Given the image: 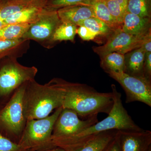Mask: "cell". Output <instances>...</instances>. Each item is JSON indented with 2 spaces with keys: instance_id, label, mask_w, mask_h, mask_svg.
I'll list each match as a JSON object with an SVG mask.
<instances>
[{
  "instance_id": "6da1fadb",
  "label": "cell",
  "mask_w": 151,
  "mask_h": 151,
  "mask_svg": "<svg viewBox=\"0 0 151 151\" xmlns=\"http://www.w3.org/2000/svg\"><path fill=\"white\" fill-rule=\"evenodd\" d=\"M111 89L114 103L112 110L105 119L76 134L67 137L52 139V145L68 151H74L101 132L111 130L142 129L135 124L124 108L122 94L117 91L116 86L112 84Z\"/></svg>"
},
{
  "instance_id": "7a4b0ae2",
  "label": "cell",
  "mask_w": 151,
  "mask_h": 151,
  "mask_svg": "<svg viewBox=\"0 0 151 151\" xmlns=\"http://www.w3.org/2000/svg\"><path fill=\"white\" fill-rule=\"evenodd\" d=\"M51 80L64 89L63 108L73 110L85 119L100 113L108 115L112 110L114 103L112 92H98L87 84L69 82L61 78Z\"/></svg>"
},
{
  "instance_id": "3957f363",
  "label": "cell",
  "mask_w": 151,
  "mask_h": 151,
  "mask_svg": "<svg viewBox=\"0 0 151 151\" xmlns=\"http://www.w3.org/2000/svg\"><path fill=\"white\" fill-rule=\"evenodd\" d=\"M64 91L50 80L41 84L35 80L26 84L23 97L25 118L27 120L43 119L54 110L62 107Z\"/></svg>"
},
{
  "instance_id": "277c9868",
  "label": "cell",
  "mask_w": 151,
  "mask_h": 151,
  "mask_svg": "<svg viewBox=\"0 0 151 151\" xmlns=\"http://www.w3.org/2000/svg\"><path fill=\"white\" fill-rule=\"evenodd\" d=\"M17 60L6 57L0 61V97H11L22 84L35 79L37 68L24 66Z\"/></svg>"
},
{
  "instance_id": "5b68a950",
  "label": "cell",
  "mask_w": 151,
  "mask_h": 151,
  "mask_svg": "<svg viewBox=\"0 0 151 151\" xmlns=\"http://www.w3.org/2000/svg\"><path fill=\"white\" fill-rule=\"evenodd\" d=\"M62 109V107L58 108L53 114L43 119L27 121L19 143L24 150L51 145L55 123Z\"/></svg>"
},
{
  "instance_id": "8992f818",
  "label": "cell",
  "mask_w": 151,
  "mask_h": 151,
  "mask_svg": "<svg viewBox=\"0 0 151 151\" xmlns=\"http://www.w3.org/2000/svg\"><path fill=\"white\" fill-rule=\"evenodd\" d=\"M27 82L16 90L0 111V128L6 134L14 137L22 136L26 124L23 112V97Z\"/></svg>"
},
{
  "instance_id": "52a82bcc",
  "label": "cell",
  "mask_w": 151,
  "mask_h": 151,
  "mask_svg": "<svg viewBox=\"0 0 151 151\" xmlns=\"http://www.w3.org/2000/svg\"><path fill=\"white\" fill-rule=\"evenodd\" d=\"M61 22L57 10L44 8L36 21L30 25L22 39L34 40L45 48H52V36Z\"/></svg>"
},
{
  "instance_id": "ba28073f",
  "label": "cell",
  "mask_w": 151,
  "mask_h": 151,
  "mask_svg": "<svg viewBox=\"0 0 151 151\" xmlns=\"http://www.w3.org/2000/svg\"><path fill=\"white\" fill-rule=\"evenodd\" d=\"M107 73L124 89L126 94L125 103L140 102L151 107V81L124 72L109 71Z\"/></svg>"
},
{
  "instance_id": "9c48e42d",
  "label": "cell",
  "mask_w": 151,
  "mask_h": 151,
  "mask_svg": "<svg viewBox=\"0 0 151 151\" xmlns=\"http://www.w3.org/2000/svg\"><path fill=\"white\" fill-rule=\"evenodd\" d=\"M99 121L97 115L81 120L75 111L63 108L55 123L52 139L67 137L76 134Z\"/></svg>"
},
{
  "instance_id": "30bf717a",
  "label": "cell",
  "mask_w": 151,
  "mask_h": 151,
  "mask_svg": "<svg viewBox=\"0 0 151 151\" xmlns=\"http://www.w3.org/2000/svg\"><path fill=\"white\" fill-rule=\"evenodd\" d=\"M146 36L141 37L131 35L123 32L122 29H119L107 38V41L104 45L93 47L92 48L100 58L113 52L124 55L141 47Z\"/></svg>"
},
{
  "instance_id": "8fae6325",
  "label": "cell",
  "mask_w": 151,
  "mask_h": 151,
  "mask_svg": "<svg viewBox=\"0 0 151 151\" xmlns=\"http://www.w3.org/2000/svg\"><path fill=\"white\" fill-rule=\"evenodd\" d=\"M120 151H151V132L142 129L117 130Z\"/></svg>"
},
{
  "instance_id": "7c38bea8",
  "label": "cell",
  "mask_w": 151,
  "mask_h": 151,
  "mask_svg": "<svg viewBox=\"0 0 151 151\" xmlns=\"http://www.w3.org/2000/svg\"><path fill=\"white\" fill-rule=\"evenodd\" d=\"M122 29L124 32L137 36H145L151 32V18L143 17L127 12Z\"/></svg>"
},
{
  "instance_id": "4fadbf2b",
  "label": "cell",
  "mask_w": 151,
  "mask_h": 151,
  "mask_svg": "<svg viewBox=\"0 0 151 151\" xmlns=\"http://www.w3.org/2000/svg\"><path fill=\"white\" fill-rule=\"evenodd\" d=\"M57 11L62 22L70 23L77 26L84 20L94 17L91 8L83 5L65 7Z\"/></svg>"
},
{
  "instance_id": "5bb4252c",
  "label": "cell",
  "mask_w": 151,
  "mask_h": 151,
  "mask_svg": "<svg viewBox=\"0 0 151 151\" xmlns=\"http://www.w3.org/2000/svg\"><path fill=\"white\" fill-rule=\"evenodd\" d=\"M30 40L20 39L14 40H0V61L6 57L18 58L26 53Z\"/></svg>"
},
{
  "instance_id": "9a60e30c",
  "label": "cell",
  "mask_w": 151,
  "mask_h": 151,
  "mask_svg": "<svg viewBox=\"0 0 151 151\" xmlns=\"http://www.w3.org/2000/svg\"><path fill=\"white\" fill-rule=\"evenodd\" d=\"M145 51L141 47L124 54L125 73L139 77H144L143 67Z\"/></svg>"
},
{
  "instance_id": "2e32d148",
  "label": "cell",
  "mask_w": 151,
  "mask_h": 151,
  "mask_svg": "<svg viewBox=\"0 0 151 151\" xmlns=\"http://www.w3.org/2000/svg\"><path fill=\"white\" fill-rule=\"evenodd\" d=\"M84 5L90 7L94 17L105 23L114 31L122 29V27L111 15L105 0H89Z\"/></svg>"
},
{
  "instance_id": "e0dca14e",
  "label": "cell",
  "mask_w": 151,
  "mask_h": 151,
  "mask_svg": "<svg viewBox=\"0 0 151 151\" xmlns=\"http://www.w3.org/2000/svg\"><path fill=\"white\" fill-rule=\"evenodd\" d=\"M116 133V130L101 132L74 151H103L115 139Z\"/></svg>"
},
{
  "instance_id": "ac0fdd59",
  "label": "cell",
  "mask_w": 151,
  "mask_h": 151,
  "mask_svg": "<svg viewBox=\"0 0 151 151\" xmlns=\"http://www.w3.org/2000/svg\"><path fill=\"white\" fill-rule=\"evenodd\" d=\"M44 8H27L11 15L4 21L6 24H31L36 21L42 10Z\"/></svg>"
},
{
  "instance_id": "d6986e66",
  "label": "cell",
  "mask_w": 151,
  "mask_h": 151,
  "mask_svg": "<svg viewBox=\"0 0 151 151\" xmlns=\"http://www.w3.org/2000/svg\"><path fill=\"white\" fill-rule=\"evenodd\" d=\"M40 7L24 0H5L0 1V20L4 21L13 14L27 8Z\"/></svg>"
},
{
  "instance_id": "ffe728a7",
  "label": "cell",
  "mask_w": 151,
  "mask_h": 151,
  "mask_svg": "<svg viewBox=\"0 0 151 151\" xmlns=\"http://www.w3.org/2000/svg\"><path fill=\"white\" fill-rule=\"evenodd\" d=\"M100 58L101 67L106 73L109 71L125 72L126 66L124 54L113 52Z\"/></svg>"
},
{
  "instance_id": "44dd1931",
  "label": "cell",
  "mask_w": 151,
  "mask_h": 151,
  "mask_svg": "<svg viewBox=\"0 0 151 151\" xmlns=\"http://www.w3.org/2000/svg\"><path fill=\"white\" fill-rule=\"evenodd\" d=\"M77 26L73 24L61 22L57 28L51 40L52 47L58 42L70 41L73 42L76 34Z\"/></svg>"
},
{
  "instance_id": "7402d4cb",
  "label": "cell",
  "mask_w": 151,
  "mask_h": 151,
  "mask_svg": "<svg viewBox=\"0 0 151 151\" xmlns=\"http://www.w3.org/2000/svg\"><path fill=\"white\" fill-rule=\"evenodd\" d=\"M30 25L27 24L6 25L0 29V40H14L22 39Z\"/></svg>"
},
{
  "instance_id": "603a6c76",
  "label": "cell",
  "mask_w": 151,
  "mask_h": 151,
  "mask_svg": "<svg viewBox=\"0 0 151 151\" xmlns=\"http://www.w3.org/2000/svg\"><path fill=\"white\" fill-rule=\"evenodd\" d=\"M79 26L85 27L97 36L106 37L107 38L114 32L105 23L94 17L84 20L79 23L78 26Z\"/></svg>"
},
{
  "instance_id": "cb8c5ba5",
  "label": "cell",
  "mask_w": 151,
  "mask_h": 151,
  "mask_svg": "<svg viewBox=\"0 0 151 151\" xmlns=\"http://www.w3.org/2000/svg\"><path fill=\"white\" fill-rule=\"evenodd\" d=\"M127 12L143 17L151 18V0H127Z\"/></svg>"
},
{
  "instance_id": "d4e9b609",
  "label": "cell",
  "mask_w": 151,
  "mask_h": 151,
  "mask_svg": "<svg viewBox=\"0 0 151 151\" xmlns=\"http://www.w3.org/2000/svg\"><path fill=\"white\" fill-rule=\"evenodd\" d=\"M111 15L121 27L127 12V0H105Z\"/></svg>"
},
{
  "instance_id": "484cf974",
  "label": "cell",
  "mask_w": 151,
  "mask_h": 151,
  "mask_svg": "<svg viewBox=\"0 0 151 151\" xmlns=\"http://www.w3.org/2000/svg\"><path fill=\"white\" fill-rule=\"evenodd\" d=\"M89 0H48L45 8L50 10H58L62 8L70 6L84 5Z\"/></svg>"
},
{
  "instance_id": "4316f807",
  "label": "cell",
  "mask_w": 151,
  "mask_h": 151,
  "mask_svg": "<svg viewBox=\"0 0 151 151\" xmlns=\"http://www.w3.org/2000/svg\"><path fill=\"white\" fill-rule=\"evenodd\" d=\"M20 145L14 143L0 133V151H24Z\"/></svg>"
},
{
  "instance_id": "83f0119b",
  "label": "cell",
  "mask_w": 151,
  "mask_h": 151,
  "mask_svg": "<svg viewBox=\"0 0 151 151\" xmlns=\"http://www.w3.org/2000/svg\"><path fill=\"white\" fill-rule=\"evenodd\" d=\"M76 34L84 41L93 40L97 36L96 34L83 26H77Z\"/></svg>"
},
{
  "instance_id": "f1b7e54d",
  "label": "cell",
  "mask_w": 151,
  "mask_h": 151,
  "mask_svg": "<svg viewBox=\"0 0 151 151\" xmlns=\"http://www.w3.org/2000/svg\"><path fill=\"white\" fill-rule=\"evenodd\" d=\"M144 76L145 78L151 81V52H147L144 60Z\"/></svg>"
},
{
  "instance_id": "f546056e",
  "label": "cell",
  "mask_w": 151,
  "mask_h": 151,
  "mask_svg": "<svg viewBox=\"0 0 151 151\" xmlns=\"http://www.w3.org/2000/svg\"><path fill=\"white\" fill-rule=\"evenodd\" d=\"M141 47L147 52H151V32H149L144 38Z\"/></svg>"
},
{
  "instance_id": "4dcf8cb0",
  "label": "cell",
  "mask_w": 151,
  "mask_h": 151,
  "mask_svg": "<svg viewBox=\"0 0 151 151\" xmlns=\"http://www.w3.org/2000/svg\"><path fill=\"white\" fill-rule=\"evenodd\" d=\"M103 151H120L119 143L116 137Z\"/></svg>"
},
{
  "instance_id": "1f68e13d",
  "label": "cell",
  "mask_w": 151,
  "mask_h": 151,
  "mask_svg": "<svg viewBox=\"0 0 151 151\" xmlns=\"http://www.w3.org/2000/svg\"><path fill=\"white\" fill-rule=\"evenodd\" d=\"M27 1L35 3L39 6L45 8L47 4L48 0H24Z\"/></svg>"
},
{
  "instance_id": "d6a6232c",
  "label": "cell",
  "mask_w": 151,
  "mask_h": 151,
  "mask_svg": "<svg viewBox=\"0 0 151 151\" xmlns=\"http://www.w3.org/2000/svg\"><path fill=\"white\" fill-rule=\"evenodd\" d=\"M53 148L50 149L43 151H68L59 147H54Z\"/></svg>"
},
{
  "instance_id": "836d02e7",
  "label": "cell",
  "mask_w": 151,
  "mask_h": 151,
  "mask_svg": "<svg viewBox=\"0 0 151 151\" xmlns=\"http://www.w3.org/2000/svg\"><path fill=\"white\" fill-rule=\"evenodd\" d=\"M6 25V24L5 23V22H4V21L1 20H0V29H1L3 27H4V26H5Z\"/></svg>"
},
{
  "instance_id": "e575fe53",
  "label": "cell",
  "mask_w": 151,
  "mask_h": 151,
  "mask_svg": "<svg viewBox=\"0 0 151 151\" xmlns=\"http://www.w3.org/2000/svg\"><path fill=\"white\" fill-rule=\"evenodd\" d=\"M5 1V0H0V1Z\"/></svg>"
}]
</instances>
